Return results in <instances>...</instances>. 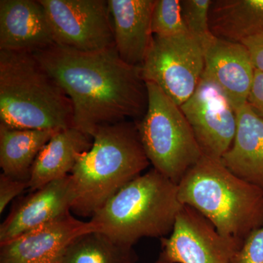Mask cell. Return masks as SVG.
I'll list each match as a JSON object with an SVG mask.
<instances>
[{"mask_svg":"<svg viewBox=\"0 0 263 263\" xmlns=\"http://www.w3.org/2000/svg\"><path fill=\"white\" fill-rule=\"evenodd\" d=\"M28 189V181L14 179L2 173L0 175V214L10 202Z\"/></svg>","mask_w":263,"mask_h":263,"instance_id":"cb8c5ba5","label":"cell"},{"mask_svg":"<svg viewBox=\"0 0 263 263\" xmlns=\"http://www.w3.org/2000/svg\"><path fill=\"white\" fill-rule=\"evenodd\" d=\"M180 108L202 155L221 160L234 140L237 114L220 88L202 76L194 94Z\"/></svg>","mask_w":263,"mask_h":263,"instance_id":"9c48e42d","label":"cell"},{"mask_svg":"<svg viewBox=\"0 0 263 263\" xmlns=\"http://www.w3.org/2000/svg\"><path fill=\"white\" fill-rule=\"evenodd\" d=\"M55 44L40 0L0 1V51L34 53Z\"/></svg>","mask_w":263,"mask_h":263,"instance_id":"4fadbf2b","label":"cell"},{"mask_svg":"<svg viewBox=\"0 0 263 263\" xmlns=\"http://www.w3.org/2000/svg\"><path fill=\"white\" fill-rule=\"evenodd\" d=\"M57 131L15 129L0 124V167L3 174L28 181L38 154Z\"/></svg>","mask_w":263,"mask_h":263,"instance_id":"d6986e66","label":"cell"},{"mask_svg":"<svg viewBox=\"0 0 263 263\" xmlns=\"http://www.w3.org/2000/svg\"><path fill=\"white\" fill-rule=\"evenodd\" d=\"M92 138V146L81 156L70 174L71 211L85 217L94 215L150 164L136 122L102 126Z\"/></svg>","mask_w":263,"mask_h":263,"instance_id":"7a4b0ae2","label":"cell"},{"mask_svg":"<svg viewBox=\"0 0 263 263\" xmlns=\"http://www.w3.org/2000/svg\"><path fill=\"white\" fill-rule=\"evenodd\" d=\"M156 0H108L114 42L128 65L141 67L153 39L152 12Z\"/></svg>","mask_w":263,"mask_h":263,"instance_id":"9a60e30c","label":"cell"},{"mask_svg":"<svg viewBox=\"0 0 263 263\" xmlns=\"http://www.w3.org/2000/svg\"><path fill=\"white\" fill-rule=\"evenodd\" d=\"M152 31L154 35L162 37L188 33L183 20L181 0H156Z\"/></svg>","mask_w":263,"mask_h":263,"instance_id":"7402d4cb","label":"cell"},{"mask_svg":"<svg viewBox=\"0 0 263 263\" xmlns=\"http://www.w3.org/2000/svg\"><path fill=\"white\" fill-rule=\"evenodd\" d=\"M247 103L259 117L263 118V72L256 70Z\"/></svg>","mask_w":263,"mask_h":263,"instance_id":"d4e9b609","label":"cell"},{"mask_svg":"<svg viewBox=\"0 0 263 263\" xmlns=\"http://www.w3.org/2000/svg\"><path fill=\"white\" fill-rule=\"evenodd\" d=\"M133 248L122 247L98 232L74 240L66 251L62 263H136Z\"/></svg>","mask_w":263,"mask_h":263,"instance_id":"ffe728a7","label":"cell"},{"mask_svg":"<svg viewBox=\"0 0 263 263\" xmlns=\"http://www.w3.org/2000/svg\"><path fill=\"white\" fill-rule=\"evenodd\" d=\"M183 205L193 208L224 236L243 242L263 224V191L202 156L178 184Z\"/></svg>","mask_w":263,"mask_h":263,"instance_id":"5b68a950","label":"cell"},{"mask_svg":"<svg viewBox=\"0 0 263 263\" xmlns=\"http://www.w3.org/2000/svg\"><path fill=\"white\" fill-rule=\"evenodd\" d=\"M236 114L234 140L221 162L235 176L263 191V118L248 103Z\"/></svg>","mask_w":263,"mask_h":263,"instance_id":"2e32d148","label":"cell"},{"mask_svg":"<svg viewBox=\"0 0 263 263\" xmlns=\"http://www.w3.org/2000/svg\"><path fill=\"white\" fill-rule=\"evenodd\" d=\"M212 3V0H181V13L187 32L203 51L216 38L209 25Z\"/></svg>","mask_w":263,"mask_h":263,"instance_id":"44dd1931","label":"cell"},{"mask_svg":"<svg viewBox=\"0 0 263 263\" xmlns=\"http://www.w3.org/2000/svg\"><path fill=\"white\" fill-rule=\"evenodd\" d=\"M155 263H172L171 262H169V261L166 260L165 259H164L163 257H161L160 256V257H159V259H157V261Z\"/></svg>","mask_w":263,"mask_h":263,"instance_id":"4316f807","label":"cell"},{"mask_svg":"<svg viewBox=\"0 0 263 263\" xmlns=\"http://www.w3.org/2000/svg\"><path fill=\"white\" fill-rule=\"evenodd\" d=\"M97 232L91 221L69 215L0 245V263H62L69 246Z\"/></svg>","mask_w":263,"mask_h":263,"instance_id":"8fae6325","label":"cell"},{"mask_svg":"<svg viewBox=\"0 0 263 263\" xmlns=\"http://www.w3.org/2000/svg\"><path fill=\"white\" fill-rule=\"evenodd\" d=\"M183 205L178 184L152 168L124 185L95 213L97 232L133 248L143 238H165Z\"/></svg>","mask_w":263,"mask_h":263,"instance_id":"277c9868","label":"cell"},{"mask_svg":"<svg viewBox=\"0 0 263 263\" xmlns=\"http://www.w3.org/2000/svg\"><path fill=\"white\" fill-rule=\"evenodd\" d=\"M33 54L70 98L73 127L86 134L146 114L141 67L123 61L115 47L81 52L55 44Z\"/></svg>","mask_w":263,"mask_h":263,"instance_id":"6da1fadb","label":"cell"},{"mask_svg":"<svg viewBox=\"0 0 263 263\" xmlns=\"http://www.w3.org/2000/svg\"><path fill=\"white\" fill-rule=\"evenodd\" d=\"M241 43L248 48L255 70L263 72V32Z\"/></svg>","mask_w":263,"mask_h":263,"instance_id":"484cf974","label":"cell"},{"mask_svg":"<svg viewBox=\"0 0 263 263\" xmlns=\"http://www.w3.org/2000/svg\"><path fill=\"white\" fill-rule=\"evenodd\" d=\"M203 51L202 76L215 83L238 110L247 103L255 73L248 48L242 43L216 37Z\"/></svg>","mask_w":263,"mask_h":263,"instance_id":"5bb4252c","label":"cell"},{"mask_svg":"<svg viewBox=\"0 0 263 263\" xmlns=\"http://www.w3.org/2000/svg\"><path fill=\"white\" fill-rule=\"evenodd\" d=\"M146 84L148 106L137 122L142 145L153 168L179 184L203 155L180 106L158 86Z\"/></svg>","mask_w":263,"mask_h":263,"instance_id":"8992f818","label":"cell"},{"mask_svg":"<svg viewBox=\"0 0 263 263\" xmlns=\"http://www.w3.org/2000/svg\"><path fill=\"white\" fill-rule=\"evenodd\" d=\"M161 243V257L172 263H231L243 242L221 235L200 213L183 205Z\"/></svg>","mask_w":263,"mask_h":263,"instance_id":"30bf717a","label":"cell"},{"mask_svg":"<svg viewBox=\"0 0 263 263\" xmlns=\"http://www.w3.org/2000/svg\"><path fill=\"white\" fill-rule=\"evenodd\" d=\"M209 25L216 37L241 43L263 32V0H212Z\"/></svg>","mask_w":263,"mask_h":263,"instance_id":"ac0fdd59","label":"cell"},{"mask_svg":"<svg viewBox=\"0 0 263 263\" xmlns=\"http://www.w3.org/2000/svg\"><path fill=\"white\" fill-rule=\"evenodd\" d=\"M93 144L89 134L72 127L57 131L38 154L28 180L34 192L45 185L69 176L81 155Z\"/></svg>","mask_w":263,"mask_h":263,"instance_id":"e0dca14e","label":"cell"},{"mask_svg":"<svg viewBox=\"0 0 263 263\" xmlns=\"http://www.w3.org/2000/svg\"><path fill=\"white\" fill-rule=\"evenodd\" d=\"M0 123L39 130L73 127L70 98L33 53L0 51Z\"/></svg>","mask_w":263,"mask_h":263,"instance_id":"3957f363","label":"cell"},{"mask_svg":"<svg viewBox=\"0 0 263 263\" xmlns=\"http://www.w3.org/2000/svg\"><path fill=\"white\" fill-rule=\"evenodd\" d=\"M70 175L45 185L18 202L0 226V245L70 214Z\"/></svg>","mask_w":263,"mask_h":263,"instance_id":"7c38bea8","label":"cell"},{"mask_svg":"<svg viewBox=\"0 0 263 263\" xmlns=\"http://www.w3.org/2000/svg\"><path fill=\"white\" fill-rule=\"evenodd\" d=\"M55 43L81 52L115 47L113 25L105 0H40Z\"/></svg>","mask_w":263,"mask_h":263,"instance_id":"ba28073f","label":"cell"},{"mask_svg":"<svg viewBox=\"0 0 263 263\" xmlns=\"http://www.w3.org/2000/svg\"><path fill=\"white\" fill-rule=\"evenodd\" d=\"M204 68L203 50L189 33L167 37L154 35L141 66L143 80L158 86L179 106L195 92Z\"/></svg>","mask_w":263,"mask_h":263,"instance_id":"52a82bcc","label":"cell"},{"mask_svg":"<svg viewBox=\"0 0 263 263\" xmlns=\"http://www.w3.org/2000/svg\"><path fill=\"white\" fill-rule=\"evenodd\" d=\"M231 263H263V224L246 238Z\"/></svg>","mask_w":263,"mask_h":263,"instance_id":"603a6c76","label":"cell"}]
</instances>
